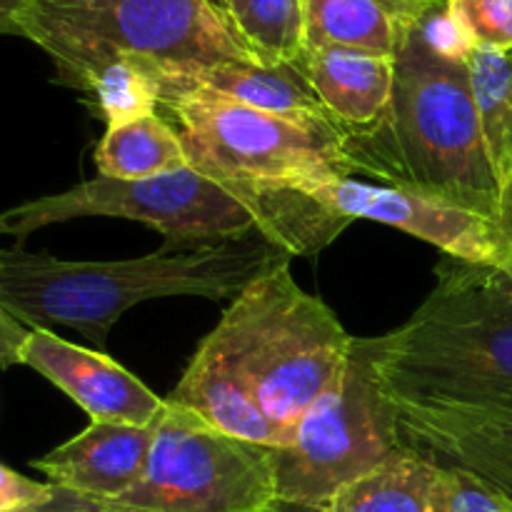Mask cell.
Masks as SVG:
<instances>
[{
	"label": "cell",
	"mask_w": 512,
	"mask_h": 512,
	"mask_svg": "<svg viewBox=\"0 0 512 512\" xmlns=\"http://www.w3.org/2000/svg\"><path fill=\"white\" fill-rule=\"evenodd\" d=\"M355 175L415 190L500 223V185L470 70L410 28L395 55L390 103L370 128L343 130Z\"/></svg>",
	"instance_id": "1"
},
{
	"label": "cell",
	"mask_w": 512,
	"mask_h": 512,
	"mask_svg": "<svg viewBox=\"0 0 512 512\" xmlns=\"http://www.w3.org/2000/svg\"><path fill=\"white\" fill-rule=\"evenodd\" d=\"M293 255L263 238L198 250H158L130 260H60L0 250V308L25 328L53 325L105 348L110 328L133 305L158 298H235Z\"/></svg>",
	"instance_id": "2"
},
{
	"label": "cell",
	"mask_w": 512,
	"mask_h": 512,
	"mask_svg": "<svg viewBox=\"0 0 512 512\" xmlns=\"http://www.w3.org/2000/svg\"><path fill=\"white\" fill-rule=\"evenodd\" d=\"M73 218L138 220L163 235V250L263 238L290 255L318 253L348 225L305 193L255 198L188 165L143 180L98 175L65 193L28 200L0 213V235L23 240L45 225Z\"/></svg>",
	"instance_id": "3"
},
{
	"label": "cell",
	"mask_w": 512,
	"mask_h": 512,
	"mask_svg": "<svg viewBox=\"0 0 512 512\" xmlns=\"http://www.w3.org/2000/svg\"><path fill=\"white\" fill-rule=\"evenodd\" d=\"M438 278L413 318L378 338L380 378L400 400L512 405V298L458 260Z\"/></svg>",
	"instance_id": "4"
},
{
	"label": "cell",
	"mask_w": 512,
	"mask_h": 512,
	"mask_svg": "<svg viewBox=\"0 0 512 512\" xmlns=\"http://www.w3.org/2000/svg\"><path fill=\"white\" fill-rule=\"evenodd\" d=\"M20 38L38 45L60 85L85 90L115 60L165 68L260 63L213 0H30Z\"/></svg>",
	"instance_id": "5"
},
{
	"label": "cell",
	"mask_w": 512,
	"mask_h": 512,
	"mask_svg": "<svg viewBox=\"0 0 512 512\" xmlns=\"http://www.w3.org/2000/svg\"><path fill=\"white\" fill-rule=\"evenodd\" d=\"M215 333L285 445L338 378L355 340L318 295L295 283L290 263L240 290Z\"/></svg>",
	"instance_id": "6"
},
{
	"label": "cell",
	"mask_w": 512,
	"mask_h": 512,
	"mask_svg": "<svg viewBox=\"0 0 512 512\" xmlns=\"http://www.w3.org/2000/svg\"><path fill=\"white\" fill-rule=\"evenodd\" d=\"M190 168L220 185L273 198L355 178L345 135L330 118L283 115L188 90L160 100Z\"/></svg>",
	"instance_id": "7"
},
{
	"label": "cell",
	"mask_w": 512,
	"mask_h": 512,
	"mask_svg": "<svg viewBox=\"0 0 512 512\" xmlns=\"http://www.w3.org/2000/svg\"><path fill=\"white\" fill-rule=\"evenodd\" d=\"M375 355L378 338H355L338 378L303 415L293 443L270 448L278 500L323 508L408 445L398 400L380 378Z\"/></svg>",
	"instance_id": "8"
},
{
	"label": "cell",
	"mask_w": 512,
	"mask_h": 512,
	"mask_svg": "<svg viewBox=\"0 0 512 512\" xmlns=\"http://www.w3.org/2000/svg\"><path fill=\"white\" fill-rule=\"evenodd\" d=\"M275 500L270 448L165 398L143 478L103 512H263Z\"/></svg>",
	"instance_id": "9"
},
{
	"label": "cell",
	"mask_w": 512,
	"mask_h": 512,
	"mask_svg": "<svg viewBox=\"0 0 512 512\" xmlns=\"http://www.w3.org/2000/svg\"><path fill=\"white\" fill-rule=\"evenodd\" d=\"M313 200L348 220H373L435 245L445 258L475 268L503 270L512 263V238L475 210L448 200L360 178H340L308 190Z\"/></svg>",
	"instance_id": "10"
},
{
	"label": "cell",
	"mask_w": 512,
	"mask_h": 512,
	"mask_svg": "<svg viewBox=\"0 0 512 512\" xmlns=\"http://www.w3.org/2000/svg\"><path fill=\"white\" fill-rule=\"evenodd\" d=\"M20 365L48 378L93 420L155 425L165 410V400L113 358L68 343L50 330H30L20 348Z\"/></svg>",
	"instance_id": "11"
},
{
	"label": "cell",
	"mask_w": 512,
	"mask_h": 512,
	"mask_svg": "<svg viewBox=\"0 0 512 512\" xmlns=\"http://www.w3.org/2000/svg\"><path fill=\"white\" fill-rule=\"evenodd\" d=\"M395 400L410 445L512 495V405Z\"/></svg>",
	"instance_id": "12"
},
{
	"label": "cell",
	"mask_w": 512,
	"mask_h": 512,
	"mask_svg": "<svg viewBox=\"0 0 512 512\" xmlns=\"http://www.w3.org/2000/svg\"><path fill=\"white\" fill-rule=\"evenodd\" d=\"M155 425L93 420L83 433L30 465L55 488L83 495L103 508L143 478L153 450Z\"/></svg>",
	"instance_id": "13"
},
{
	"label": "cell",
	"mask_w": 512,
	"mask_h": 512,
	"mask_svg": "<svg viewBox=\"0 0 512 512\" xmlns=\"http://www.w3.org/2000/svg\"><path fill=\"white\" fill-rule=\"evenodd\" d=\"M168 400L193 410L213 428L233 438L265 448L285 445L283 435L263 415L248 380L233 363L223 338L215 330L195 350L178 388L168 395Z\"/></svg>",
	"instance_id": "14"
},
{
	"label": "cell",
	"mask_w": 512,
	"mask_h": 512,
	"mask_svg": "<svg viewBox=\"0 0 512 512\" xmlns=\"http://www.w3.org/2000/svg\"><path fill=\"white\" fill-rule=\"evenodd\" d=\"M148 68L158 88V100L188 90H203L270 113L330 118L308 80L290 63H220L208 68H165L148 63Z\"/></svg>",
	"instance_id": "15"
},
{
	"label": "cell",
	"mask_w": 512,
	"mask_h": 512,
	"mask_svg": "<svg viewBox=\"0 0 512 512\" xmlns=\"http://www.w3.org/2000/svg\"><path fill=\"white\" fill-rule=\"evenodd\" d=\"M340 130L370 128L393 95L395 58L340 48H305L295 63Z\"/></svg>",
	"instance_id": "16"
},
{
	"label": "cell",
	"mask_w": 512,
	"mask_h": 512,
	"mask_svg": "<svg viewBox=\"0 0 512 512\" xmlns=\"http://www.w3.org/2000/svg\"><path fill=\"white\" fill-rule=\"evenodd\" d=\"M430 0H303L305 48L395 58Z\"/></svg>",
	"instance_id": "17"
},
{
	"label": "cell",
	"mask_w": 512,
	"mask_h": 512,
	"mask_svg": "<svg viewBox=\"0 0 512 512\" xmlns=\"http://www.w3.org/2000/svg\"><path fill=\"white\" fill-rule=\"evenodd\" d=\"M320 512H450L445 465L415 445L340 490Z\"/></svg>",
	"instance_id": "18"
},
{
	"label": "cell",
	"mask_w": 512,
	"mask_h": 512,
	"mask_svg": "<svg viewBox=\"0 0 512 512\" xmlns=\"http://www.w3.org/2000/svg\"><path fill=\"white\" fill-rule=\"evenodd\" d=\"M188 155L165 115L150 113L128 123L110 125L95 148L98 175L143 180L188 168Z\"/></svg>",
	"instance_id": "19"
},
{
	"label": "cell",
	"mask_w": 512,
	"mask_h": 512,
	"mask_svg": "<svg viewBox=\"0 0 512 512\" xmlns=\"http://www.w3.org/2000/svg\"><path fill=\"white\" fill-rule=\"evenodd\" d=\"M468 70L490 163L503 195L512 165V50L475 48Z\"/></svg>",
	"instance_id": "20"
},
{
	"label": "cell",
	"mask_w": 512,
	"mask_h": 512,
	"mask_svg": "<svg viewBox=\"0 0 512 512\" xmlns=\"http://www.w3.org/2000/svg\"><path fill=\"white\" fill-rule=\"evenodd\" d=\"M220 8L260 63L285 65L303 55V0H220Z\"/></svg>",
	"instance_id": "21"
},
{
	"label": "cell",
	"mask_w": 512,
	"mask_h": 512,
	"mask_svg": "<svg viewBox=\"0 0 512 512\" xmlns=\"http://www.w3.org/2000/svg\"><path fill=\"white\" fill-rule=\"evenodd\" d=\"M83 93L95 100L108 128L160 110L153 73L143 60L108 63L90 78Z\"/></svg>",
	"instance_id": "22"
},
{
	"label": "cell",
	"mask_w": 512,
	"mask_h": 512,
	"mask_svg": "<svg viewBox=\"0 0 512 512\" xmlns=\"http://www.w3.org/2000/svg\"><path fill=\"white\" fill-rule=\"evenodd\" d=\"M475 48L512 50V0H448Z\"/></svg>",
	"instance_id": "23"
},
{
	"label": "cell",
	"mask_w": 512,
	"mask_h": 512,
	"mask_svg": "<svg viewBox=\"0 0 512 512\" xmlns=\"http://www.w3.org/2000/svg\"><path fill=\"white\" fill-rule=\"evenodd\" d=\"M415 30L443 58L468 63V58L475 50L473 40L468 38L463 25L458 23L453 10L448 8V0H430L423 8V13L418 15V20H415Z\"/></svg>",
	"instance_id": "24"
},
{
	"label": "cell",
	"mask_w": 512,
	"mask_h": 512,
	"mask_svg": "<svg viewBox=\"0 0 512 512\" xmlns=\"http://www.w3.org/2000/svg\"><path fill=\"white\" fill-rule=\"evenodd\" d=\"M445 465V463H443ZM450 512H512V495L458 465H445Z\"/></svg>",
	"instance_id": "25"
},
{
	"label": "cell",
	"mask_w": 512,
	"mask_h": 512,
	"mask_svg": "<svg viewBox=\"0 0 512 512\" xmlns=\"http://www.w3.org/2000/svg\"><path fill=\"white\" fill-rule=\"evenodd\" d=\"M55 485L38 483L0 463V512H25L45 505L55 495Z\"/></svg>",
	"instance_id": "26"
},
{
	"label": "cell",
	"mask_w": 512,
	"mask_h": 512,
	"mask_svg": "<svg viewBox=\"0 0 512 512\" xmlns=\"http://www.w3.org/2000/svg\"><path fill=\"white\" fill-rule=\"evenodd\" d=\"M30 328H25L20 320H15L8 310L0 308V365H20V348L28 338Z\"/></svg>",
	"instance_id": "27"
},
{
	"label": "cell",
	"mask_w": 512,
	"mask_h": 512,
	"mask_svg": "<svg viewBox=\"0 0 512 512\" xmlns=\"http://www.w3.org/2000/svg\"><path fill=\"white\" fill-rule=\"evenodd\" d=\"M25 512H103V508H100L95 500H88L78 493H70V490L58 488L48 503Z\"/></svg>",
	"instance_id": "28"
},
{
	"label": "cell",
	"mask_w": 512,
	"mask_h": 512,
	"mask_svg": "<svg viewBox=\"0 0 512 512\" xmlns=\"http://www.w3.org/2000/svg\"><path fill=\"white\" fill-rule=\"evenodd\" d=\"M30 0H0V35H20L18 18Z\"/></svg>",
	"instance_id": "29"
},
{
	"label": "cell",
	"mask_w": 512,
	"mask_h": 512,
	"mask_svg": "<svg viewBox=\"0 0 512 512\" xmlns=\"http://www.w3.org/2000/svg\"><path fill=\"white\" fill-rule=\"evenodd\" d=\"M500 228H503L512 238V165H510L508 183H505L503 195H500Z\"/></svg>",
	"instance_id": "30"
},
{
	"label": "cell",
	"mask_w": 512,
	"mask_h": 512,
	"mask_svg": "<svg viewBox=\"0 0 512 512\" xmlns=\"http://www.w3.org/2000/svg\"><path fill=\"white\" fill-rule=\"evenodd\" d=\"M483 275H485V280H488L490 285H495V288L503 290L505 295H510V298H512V263L503 270L483 268Z\"/></svg>",
	"instance_id": "31"
},
{
	"label": "cell",
	"mask_w": 512,
	"mask_h": 512,
	"mask_svg": "<svg viewBox=\"0 0 512 512\" xmlns=\"http://www.w3.org/2000/svg\"><path fill=\"white\" fill-rule=\"evenodd\" d=\"M263 512H320V508H310V505H298V503H285V500H275V503H270Z\"/></svg>",
	"instance_id": "32"
},
{
	"label": "cell",
	"mask_w": 512,
	"mask_h": 512,
	"mask_svg": "<svg viewBox=\"0 0 512 512\" xmlns=\"http://www.w3.org/2000/svg\"><path fill=\"white\" fill-rule=\"evenodd\" d=\"M213 3H218V5H220V0H213Z\"/></svg>",
	"instance_id": "33"
}]
</instances>
